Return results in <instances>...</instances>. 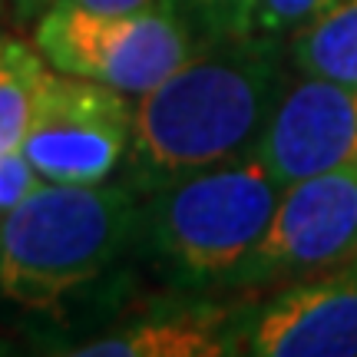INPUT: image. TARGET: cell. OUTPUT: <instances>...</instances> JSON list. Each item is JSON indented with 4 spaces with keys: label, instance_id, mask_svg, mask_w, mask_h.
I'll return each instance as SVG.
<instances>
[{
    "label": "cell",
    "instance_id": "obj_1",
    "mask_svg": "<svg viewBox=\"0 0 357 357\" xmlns=\"http://www.w3.org/2000/svg\"><path fill=\"white\" fill-rule=\"evenodd\" d=\"M291 70L288 40L245 33L202 43L162 83L136 96L126 182L149 195L255 153Z\"/></svg>",
    "mask_w": 357,
    "mask_h": 357
},
{
    "label": "cell",
    "instance_id": "obj_2",
    "mask_svg": "<svg viewBox=\"0 0 357 357\" xmlns=\"http://www.w3.org/2000/svg\"><path fill=\"white\" fill-rule=\"evenodd\" d=\"M142 195L129 182H40L0 218V294L56 311L139 245Z\"/></svg>",
    "mask_w": 357,
    "mask_h": 357
},
{
    "label": "cell",
    "instance_id": "obj_3",
    "mask_svg": "<svg viewBox=\"0 0 357 357\" xmlns=\"http://www.w3.org/2000/svg\"><path fill=\"white\" fill-rule=\"evenodd\" d=\"M255 153L142 195L139 248L172 291H229L281 202Z\"/></svg>",
    "mask_w": 357,
    "mask_h": 357
},
{
    "label": "cell",
    "instance_id": "obj_4",
    "mask_svg": "<svg viewBox=\"0 0 357 357\" xmlns=\"http://www.w3.org/2000/svg\"><path fill=\"white\" fill-rule=\"evenodd\" d=\"M33 47L60 73L142 96L185 63L202 40L166 7L93 13L50 3L33 20Z\"/></svg>",
    "mask_w": 357,
    "mask_h": 357
},
{
    "label": "cell",
    "instance_id": "obj_5",
    "mask_svg": "<svg viewBox=\"0 0 357 357\" xmlns=\"http://www.w3.org/2000/svg\"><path fill=\"white\" fill-rule=\"evenodd\" d=\"M132 123L136 96L50 66L20 153L43 182H106L126 162Z\"/></svg>",
    "mask_w": 357,
    "mask_h": 357
},
{
    "label": "cell",
    "instance_id": "obj_6",
    "mask_svg": "<svg viewBox=\"0 0 357 357\" xmlns=\"http://www.w3.org/2000/svg\"><path fill=\"white\" fill-rule=\"evenodd\" d=\"M357 255V162L284 185L229 291H271Z\"/></svg>",
    "mask_w": 357,
    "mask_h": 357
},
{
    "label": "cell",
    "instance_id": "obj_7",
    "mask_svg": "<svg viewBox=\"0 0 357 357\" xmlns=\"http://www.w3.org/2000/svg\"><path fill=\"white\" fill-rule=\"evenodd\" d=\"M235 354L357 357V255L238 305Z\"/></svg>",
    "mask_w": 357,
    "mask_h": 357
},
{
    "label": "cell",
    "instance_id": "obj_8",
    "mask_svg": "<svg viewBox=\"0 0 357 357\" xmlns=\"http://www.w3.org/2000/svg\"><path fill=\"white\" fill-rule=\"evenodd\" d=\"M281 185L357 162V86L298 73L255 146Z\"/></svg>",
    "mask_w": 357,
    "mask_h": 357
},
{
    "label": "cell",
    "instance_id": "obj_9",
    "mask_svg": "<svg viewBox=\"0 0 357 357\" xmlns=\"http://www.w3.org/2000/svg\"><path fill=\"white\" fill-rule=\"evenodd\" d=\"M238 305L202 298V291H176L126 311L106 331L93 334L63 354L73 357H225Z\"/></svg>",
    "mask_w": 357,
    "mask_h": 357
},
{
    "label": "cell",
    "instance_id": "obj_10",
    "mask_svg": "<svg viewBox=\"0 0 357 357\" xmlns=\"http://www.w3.org/2000/svg\"><path fill=\"white\" fill-rule=\"evenodd\" d=\"M294 73L324 77L357 86V0H341L334 10L288 40Z\"/></svg>",
    "mask_w": 357,
    "mask_h": 357
},
{
    "label": "cell",
    "instance_id": "obj_11",
    "mask_svg": "<svg viewBox=\"0 0 357 357\" xmlns=\"http://www.w3.org/2000/svg\"><path fill=\"white\" fill-rule=\"evenodd\" d=\"M50 63L33 43L0 37V153H20Z\"/></svg>",
    "mask_w": 357,
    "mask_h": 357
},
{
    "label": "cell",
    "instance_id": "obj_12",
    "mask_svg": "<svg viewBox=\"0 0 357 357\" xmlns=\"http://www.w3.org/2000/svg\"><path fill=\"white\" fill-rule=\"evenodd\" d=\"M162 7L185 20L202 43L252 33L255 0H162Z\"/></svg>",
    "mask_w": 357,
    "mask_h": 357
},
{
    "label": "cell",
    "instance_id": "obj_13",
    "mask_svg": "<svg viewBox=\"0 0 357 357\" xmlns=\"http://www.w3.org/2000/svg\"><path fill=\"white\" fill-rule=\"evenodd\" d=\"M341 0H255L252 33L291 40L298 30L311 26L318 17L334 10Z\"/></svg>",
    "mask_w": 357,
    "mask_h": 357
},
{
    "label": "cell",
    "instance_id": "obj_14",
    "mask_svg": "<svg viewBox=\"0 0 357 357\" xmlns=\"http://www.w3.org/2000/svg\"><path fill=\"white\" fill-rule=\"evenodd\" d=\"M43 178L26 162L24 153H0V218L24 202Z\"/></svg>",
    "mask_w": 357,
    "mask_h": 357
},
{
    "label": "cell",
    "instance_id": "obj_15",
    "mask_svg": "<svg viewBox=\"0 0 357 357\" xmlns=\"http://www.w3.org/2000/svg\"><path fill=\"white\" fill-rule=\"evenodd\" d=\"M53 3L77 7V10H93V13H136V10L162 7V0H53Z\"/></svg>",
    "mask_w": 357,
    "mask_h": 357
},
{
    "label": "cell",
    "instance_id": "obj_16",
    "mask_svg": "<svg viewBox=\"0 0 357 357\" xmlns=\"http://www.w3.org/2000/svg\"><path fill=\"white\" fill-rule=\"evenodd\" d=\"M50 3L53 0H13V7H17V17H20V20H37Z\"/></svg>",
    "mask_w": 357,
    "mask_h": 357
},
{
    "label": "cell",
    "instance_id": "obj_17",
    "mask_svg": "<svg viewBox=\"0 0 357 357\" xmlns=\"http://www.w3.org/2000/svg\"><path fill=\"white\" fill-rule=\"evenodd\" d=\"M10 351H13V347L7 344V341H3V337H0V354H10Z\"/></svg>",
    "mask_w": 357,
    "mask_h": 357
},
{
    "label": "cell",
    "instance_id": "obj_18",
    "mask_svg": "<svg viewBox=\"0 0 357 357\" xmlns=\"http://www.w3.org/2000/svg\"><path fill=\"white\" fill-rule=\"evenodd\" d=\"M0 10H3V0H0Z\"/></svg>",
    "mask_w": 357,
    "mask_h": 357
}]
</instances>
